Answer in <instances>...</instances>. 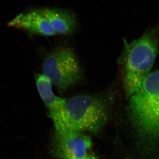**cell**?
<instances>
[{
    "label": "cell",
    "mask_w": 159,
    "mask_h": 159,
    "mask_svg": "<svg viewBox=\"0 0 159 159\" xmlns=\"http://www.w3.org/2000/svg\"><path fill=\"white\" fill-rule=\"evenodd\" d=\"M157 53V41L153 31L146 32L131 42L125 43L122 62L123 85L127 98L140 88L150 73Z\"/></svg>",
    "instance_id": "3"
},
{
    "label": "cell",
    "mask_w": 159,
    "mask_h": 159,
    "mask_svg": "<svg viewBox=\"0 0 159 159\" xmlns=\"http://www.w3.org/2000/svg\"><path fill=\"white\" fill-rule=\"evenodd\" d=\"M8 25L43 36L56 34L48 20L39 10L21 13L9 23Z\"/></svg>",
    "instance_id": "6"
},
{
    "label": "cell",
    "mask_w": 159,
    "mask_h": 159,
    "mask_svg": "<svg viewBox=\"0 0 159 159\" xmlns=\"http://www.w3.org/2000/svg\"><path fill=\"white\" fill-rule=\"evenodd\" d=\"M43 75L60 91L76 85L83 77L82 69L74 51L67 47H61L46 57Z\"/></svg>",
    "instance_id": "4"
},
{
    "label": "cell",
    "mask_w": 159,
    "mask_h": 159,
    "mask_svg": "<svg viewBox=\"0 0 159 159\" xmlns=\"http://www.w3.org/2000/svg\"><path fill=\"white\" fill-rule=\"evenodd\" d=\"M128 98L129 118L140 136L159 142V70L150 72Z\"/></svg>",
    "instance_id": "2"
},
{
    "label": "cell",
    "mask_w": 159,
    "mask_h": 159,
    "mask_svg": "<svg viewBox=\"0 0 159 159\" xmlns=\"http://www.w3.org/2000/svg\"><path fill=\"white\" fill-rule=\"evenodd\" d=\"M56 131V155L60 159H83L92 148L90 137L83 132L59 129Z\"/></svg>",
    "instance_id": "5"
},
{
    "label": "cell",
    "mask_w": 159,
    "mask_h": 159,
    "mask_svg": "<svg viewBox=\"0 0 159 159\" xmlns=\"http://www.w3.org/2000/svg\"><path fill=\"white\" fill-rule=\"evenodd\" d=\"M83 159H97L96 156L93 155H88L85 157H84Z\"/></svg>",
    "instance_id": "9"
},
{
    "label": "cell",
    "mask_w": 159,
    "mask_h": 159,
    "mask_svg": "<svg viewBox=\"0 0 159 159\" xmlns=\"http://www.w3.org/2000/svg\"><path fill=\"white\" fill-rule=\"evenodd\" d=\"M35 80L38 91L49 111L50 117L62 110L67 99L55 95L51 81L43 74H38Z\"/></svg>",
    "instance_id": "8"
},
{
    "label": "cell",
    "mask_w": 159,
    "mask_h": 159,
    "mask_svg": "<svg viewBox=\"0 0 159 159\" xmlns=\"http://www.w3.org/2000/svg\"><path fill=\"white\" fill-rule=\"evenodd\" d=\"M39 10L48 20L56 34H71L75 29L76 20L70 11L55 8H45Z\"/></svg>",
    "instance_id": "7"
},
{
    "label": "cell",
    "mask_w": 159,
    "mask_h": 159,
    "mask_svg": "<svg viewBox=\"0 0 159 159\" xmlns=\"http://www.w3.org/2000/svg\"><path fill=\"white\" fill-rule=\"evenodd\" d=\"M110 117L108 103L98 96L81 95L67 99L62 110L50 117L55 129L97 134Z\"/></svg>",
    "instance_id": "1"
}]
</instances>
